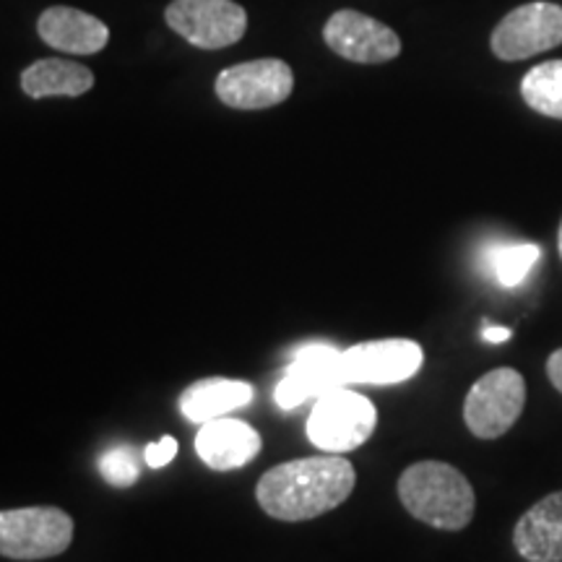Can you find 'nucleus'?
Masks as SVG:
<instances>
[{
    "mask_svg": "<svg viewBox=\"0 0 562 562\" xmlns=\"http://www.w3.org/2000/svg\"><path fill=\"white\" fill-rule=\"evenodd\" d=\"M349 383L393 385L414 378L425 362V351L409 339H383L357 344L341 351Z\"/></svg>",
    "mask_w": 562,
    "mask_h": 562,
    "instance_id": "obj_11",
    "label": "nucleus"
},
{
    "mask_svg": "<svg viewBox=\"0 0 562 562\" xmlns=\"http://www.w3.org/2000/svg\"><path fill=\"white\" fill-rule=\"evenodd\" d=\"M547 378L562 393V349H554L547 360Z\"/></svg>",
    "mask_w": 562,
    "mask_h": 562,
    "instance_id": "obj_21",
    "label": "nucleus"
},
{
    "mask_svg": "<svg viewBox=\"0 0 562 562\" xmlns=\"http://www.w3.org/2000/svg\"><path fill=\"white\" fill-rule=\"evenodd\" d=\"M562 45V5L533 0L513 9L492 30L490 50L497 60L516 63Z\"/></svg>",
    "mask_w": 562,
    "mask_h": 562,
    "instance_id": "obj_6",
    "label": "nucleus"
},
{
    "mask_svg": "<svg viewBox=\"0 0 562 562\" xmlns=\"http://www.w3.org/2000/svg\"><path fill=\"white\" fill-rule=\"evenodd\" d=\"M341 385H349L341 351L328 344H305L294 351L292 364L279 381L273 398L281 409H297L307 398H321L323 393Z\"/></svg>",
    "mask_w": 562,
    "mask_h": 562,
    "instance_id": "obj_10",
    "label": "nucleus"
},
{
    "mask_svg": "<svg viewBox=\"0 0 562 562\" xmlns=\"http://www.w3.org/2000/svg\"><path fill=\"white\" fill-rule=\"evenodd\" d=\"M542 258V248L533 243H513V245H497L490 250L487 263L492 277L503 286H518L529 277L533 266Z\"/></svg>",
    "mask_w": 562,
    "mask_h": 562,
    "instance_id": "obj_18",
    "label": "nucleus"
},
{
    "mask_svg": "<svg viewBox=\"0 0 562 562\" xmlns=\"http://www.w3.org/2000/svg\"><path fill=\"white\" fill-rule=\"evenodd\" d=\"M398 501L409 516L440 531H461L472 524L476 495L459 469L442 461H417L398 476Z\"/></svg>",
    "mask_w": 562,
    "mask_h": 562,
    "instance_id": "obj_2",
    "label": "nucleus"
},
{
    "mask_svg": "<svg viewBox=\"0 0 562 562\" xmlns=\"http://www.w3.org/2000/svg\"><path fill=\"white\" fill-rule=\"evenodd\" d=\"M323 40L339 58L360 66H378L402 55V37L383 21L360 11H336L323 26Z\"/></svg>",
    "mask_w": 562,
    "mask_h": 562,
    "instance_id": "obj_9",
    "label": "nucleus"
},
{
    "mask_svg": "<svg viewBox=\"0 0 562 562\" xmlns=\"http://www.w3.org/2000/svg\"><path fill=\"white\" fill-rule=\"evenodd\" d=\"M94 87V74L87 66L63 58H45L32 63L21 74V89L32 100L45 97H81Z\"/></svg>",
    "mask_w": 562,
    "mask_h": 562,
    "instance_id": "obj_16",
    "label": "nucleus"
},
{
    "mask_svg": "<svg viewBox=\"0 0 562 562\" xmlns=\"http://www.w3.org/2000/svg\"><path fill=\"white\" fill-rule=\"evenodd\" d=\"M510 336H513L510 328H505V326H490L487 321L482 323V339H484V341H490V344H503V341H508Z\"/></svg>",
    "mask_w": 562,
    "mask_h": 562,
    "instance_id": "obj_22",
    "label": "nucleus"
},
{
    "mask_svg": "<svg viewBox=\"0 0 562 562\" xmlns=\"http://www.w3.org/2000/svg\"><path fill=\"white\" fill-rule=\"evenodd\" d=\"M100 474L108 480L112 487H131L140 476L138 451L133 446H115L104 451L97 461Z\"/></svg>",
    "mask_w": 562,
    "mask_h": 562,
    "instance_id": "obj_19",
    "label": "nucleus"
},
{
    "mask_svg": "<svg viewBox=\"0 0 562 562\" xmlns=\"http://www.w3.org/2000/svg\"><path fill=\"white\" fill-rule=\"evenodd\" d=\"M558 250H560V258H562V222H560V232H558Z\"/></svg>",
    "mask_w": 562,
    "mask_h": 562,
    "instance_id": "obj_23",
    "label": "nucleus"
},
{
    "mask_svg": "<svg viewBox=\"0 0 562 562\" xmlns=\"http://www.w3.org/2000/svg\"><path fill=\"white\" fill-rule=\"evenodd\" d=\"M252 402V385L229 378H203L188 385L180 396V412L188 422L206 425L211 419L227 417L229 412L243 409Z\"/></svg>",
    "mask_w": 562,
    "mask_h": 562,
    "instance_id": "obj_15",
    "label": "nucleus"
},
{
    "mask_svg": "<svg viewBox=\"0 0 562 562\" xmlns=\"http://www.w3.org/2000/svg\"><path fill=\"white\" fill-rule=\"evenodd\" d=\"M37 34L53 50L68 55H97L108 47L110 30L104 21L70 5H53L37 19Z\"/></svg>",
    "mask_w": 562,
    "mask_h": 562,
    "instance_id": "obj_12",
    "label": "nucleus"
},
{
    "mask_svg": "<svg viewBox=\"0 0 562 562\" xmlns=\"http://www.w3.org/2000/svg\"><path fill=\"white\" fill-rule=\"evenodd\" d=\"M74 542V518L50 505L0 510V554L9 560H50Z\"/></svg>",
    "mask_w": 562,
    "mask_h": 562,
    "instance_id": "obj_4",
    "label": "nucleus"
},
{
    "mask_svg": "<svg viewBox=\"0 0 562 562\" xmlns=\"http://www.w3.org/2000/svg\"><path fill=\"white\" fill-rule=\"evenodd\" d=\"M261 446V435L252 430L248 422L224 417L201 425L199 438H195V451H199L201 461L216 469V472L245 467V463L256 459Z\"/></svg>",
    "mask_w": 562,
    "mask_h": 562,
    "instance_id": "obj_14",
    "label": "nucleus"
},
{
    "mask_svg": "<svg viewBox=\"0 0 562 562\" xmlns=\"http://www.w3.org/2000/svg\"><path fill=\"white\" fill-rule=\"evenodd\" d=\"M378 412L362 393L351 391L349 385L334 389L315 398V406L307 419V438L326 453L357 451L362 442L375 432Z\"/></svg>",
    "mask_w": 562,
    "mask_h": 562,
    "instance_id": "obj_3",
    "label": "nucleus"
},
{
    "mask_svg": "<svg viewBox=\"0 0 562 562\" xmlns=\"http://www.w3.org/2000/svg\"><path fill=\"white\" fill-rule=\"evenodd\" d=\"M165 21L201 50H222L248 32V13L235 0H172L165 9Z\"/></svg>",
    "mask_w": 562,
    "mask_h": 562,
    "instance_id": "obj_7",
    "label": "nucleus"
},
{
    "mask_svg": "<svg viewBox=\"0 0 562 562\" xmlns=\"http://www.w3.org/2000/svg\"><path fill=\"white\" fill-rule=\"evenodd\" d=\"M175 456H178V440L167 435V438H161L157 442H149V446H146L144 461L149 463L151 469H161V467H167V463H170Z\"/></svg>",
    "mask_w": 562,
    "mask_h": 562,
    "instance_id": "obj_20",
    "label": "nucleus"
},
{
    "mask_svg": "<svg viewBox=\"0 0 562 562\" xmlns=\"http://www.w3.org/2000/svg\"><path fill=\"white\" fill-rule=\"evenodd\" d=\"M521 97L539 115L562 121V60L533 66L521 81Z\"/></svg>",
    "mask_w": 562,
    "mask_h": 562,
    "instance_id": "obj_17",
    "label": "nucleus"
},
{
    "mask_svg": "<svg viewBox=\"0 0 562 562\" xmlns=\"http://www.w3.org/2000/svg\"><path fill=\"white\" fill-rule=\"evenodd\" d=\"M513 547L526 562H562V490L533 503L518 518Z\"/></svg>",
    "mask_w": 562,
    "mask_h": 562,
    "instance_id": "obj_13",
    "label": "nucleus"
},
{
    "mask_svg": "<svg viewBox=\"0 0 562 562\" xmlns=\"http://www.w3.org/2000/svg\"><path fill=\"white\" fill-rule=\"evenodd\" d=\"M355 467L344 456H311L269 469L258 482L256 497L277 521H311L339 508L355 490Z\"/></svg>",
    "mask_w": 562,
    "mask_h": 562,
    "instance_id": "obj_1",
    "label": "nucleus"
},
{
    "mask_svg": "<svg viewBox=\"0 0 562 562\" xmlns=\"http://www.w3.org/2000/svg\"><path fill=\"white\" fill-rule=\"evenodd\" d=\"M294 74L284 60L261 58L237 63L216 76L214 91L232 110H269L290 100Z\"/></svg>",
    "mask_w": 562,
    "mask_h": 562,
    "instance_id": "obj_8",
    "label": "nucleus"
},
{
    "mask_svg": "<svg viewBox=\"0 0 562 562\" xmlns=\"http://www.w3.org/2000/svg\"><path fill=\"white\" fill-rule=\"evenodd\" d=\"M526 406V381L518 370L497 368L472 385L463 402V422L480 440H497L516 425Z\"/></svg>",
    "mask_w": 562,
    "mask_h": 562,
    "instance_id": "obj_5",
    "label": "nucleus"
}]
</instances>
